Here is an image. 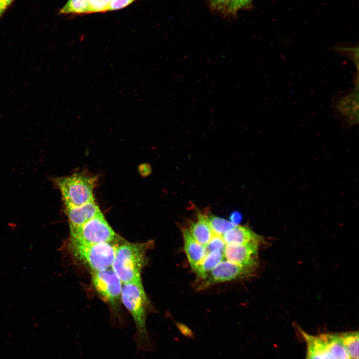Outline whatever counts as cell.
<instances>
[{
    "label": "cell",
    "instance_id": "484cf974",
    "mask_svg": "<svg viewBox=\"0 0 359 359\" xmlns=\"http://www.w3.org/2000/svg\"><path fill=\"white\" fill-rule=\"evenodd\" d=\"M241 215L237 211L232 212L229 216V221L234 225H237L241 220Z\"/></svg>",
    "mask_w": 359,
    "mask_h": 359
},
{
    "label": "cell",
    "instance_id": "5bb4252c",
    "mask_svg": "<svg viewBox=\"0 0 359 359\" xmlns=\"http://www.w3.org/2000/svg\"><path fill=\"white\" fill-rule=\"evenodd\" d=\"M319 336L325 343L333 359H351L342 342L340 335L326 334Z\"/></svg>",
    "mask_w": 359,
    "mask_h": 359
},
{
    "label": "cell",
    "instance_id": "9c48e42d",
    "mask_svg": "<svg viewBox=\"0 0 359 359\" xmlns=\"http://www.w3.org/2000/svg\"><path fill=\"white\" fill-rule=\"evenodd\" d=\"M64 205L69 227L82 225L102 213L95 200L80 206Z\"/></svg>",
    "mask_w": 359,
    "mask_h": 359
},
{
    "label": "cell",
    "instance_id": "7c38bea8",
    "mask_svg": "<svg viewBox=\"0 0 359 359\" xmlns=\"http://www.w3.org/2000/svg\"><path fill=\"white\" fill-rule=\"evenodd\" d=\"M302 333L307 346V359H333L319 336H312L303 331Z\"/></svg>",
    "mask_w": 359,
    "mask_h": 359
},
{
    "label": "cell",
    "instance_id": "4fadbf2b",
    "mask_svg": "<svg viewBox=\"0 0 359 359\" xmlns=\"http://www.w3.org/2000/svg\"><path fill=\"white\" fill-rule=\"evenodd\" d=\"M188 230L191 237L203 246L208 243L213 234L206 216L201 214L198 215L197 221L192 223Z\"/></svg>",
    "mask_w": 359,
    "mask_h": 359
},
{
    "label": "cell",
    "instance_id": "6da1fadb",
    "mask_svg": "<svg viewBox=\"0 0 359 359\" xmlns=\"http://www.w3.org/2000/svg\"><path fill=\"white\" fill-rule=\"evenodd\" d=\"M121 299L134 321L136 332L134 341L138 349L154 350L156 343L146 327L149 302L142 280L122 284Z\"/></svg>",
    "mask_w": 359,
    "mask_h": 359
},
{
    "label": "cell",
    "instance_id": "277c9868",
    "mask_svg": "<svg viewBox=\"0 0 359 359\" xmlns=\"http://www.w3.org/2000/svg\"><path fill=\"white\" fill-rule=\"evenodd\" d=\"M113 243L86 244L69 240L68 247L75 259L95 272L111 267L118 245Z\"/></svg>",
    "mask_w": 359,
    "mask_h": 359
},
{
    "label": "cell",
    "instance_id": "5b68a950",
    "mask_svg": "<svg viewBox=\"0 0 359 359\" xmlns=\"http://www.w3.org/2000/svg\"><path fill=\"white\" fill-rule=\"evenodd\" d=\"M70 240L86 244L113 243L119 237L102 213L85 224L70 227Z\"/></svg>",
    "mask_w": 359,
    "mask_h": 359
},
{
    "label": "cell",
    "instance_id": "7402d4cb",
    "mask_svg": "<svg viewBox=\"0 0 359 359\" xmlns=\"http://www.w3.org/2000/svg\"><path fill=\"white\" fill-rule=\"evenodd\" d=\"M175 325L180 333L186 338L195 340L196 336L194 332L184 324L175 321Z\"/></svg>",
    "mask_w": 359,
    "mask_h": 359
},
{
    "label": "cell",
    "instance_id": "ac0fdd59",
    "mask_svg": "<svg viewBox=\"0 0 359 359\" xmlns=\"http://www.w3.org/2000/svg\"><path fill=\"white\" fill-rule=\"evenodd\" d=\"M355 94H351L340 101L338 108L339 110L344 114H353L357 112L358 98L356 99Z\"/></svg>",
    "mask_w": 359,
    "mask_h": 359
},
{
    "label": "cell",
    "instance_id": "44dd1931",
    "mask_svg": "<svg viewBox=\"0 0 359 359\" xmlns=\"http://www.w3.org/2000/svg\"><path fill=\"white\" fill-rule=\"evenodd\" d=\"M112 0H89V12L109 10Z\"/></svg>",
    "mask_w": 359,
    "mask_h": 359
},
{
    "label": "cell",
    "instance_id": "8992f818",
    "mask_svg": "<svg viewBox=\"0 0 359 359\" xmlns=\"http://www.w3.org/2000/svg\"><path fill=\"white\" fill-rule=\"evenodd\" d=\"M91 277L95 290L104 299L115 304L121 298L123 283L111 267L92 272Z\"/></svg>",
    "mask_w": 359,
    "mask_h": 359
},
{
    "label": "cell",
    "instance_id": "cb8c5ba5",
    "mask_svg": "<svg viewBox=\"0 0 359 359\" xmlns=\"http://www.w3.org/2000/svg\"><path fill=\"white\" fill-rule=\"evenodd\" d=\"M135 0H112L109 10H117L124 8Z\"/></svg>",
    "mask_w": 359,
    "mask_h": 359
},
{
    "label": "cell",
    "instance_id": "ffe728a7",
    "mask_svg": "<svg viewBox=\"0 0 359 359\" xmlns=\"http://www.w3.org/2000/svg\"><path fill=\"white\" fill-rule=\"evenodd\" d=\"M252 0H229L226 11L227 13L235 14L238 10L246 7Z\"/></svg>",
    "mask_w": 359,
    "mask_h": 359
},
{
    "label": "cell",
    "instance_id": "7a4b0ae2",
    "mask_svg": "<svg viewBox=\"0 0 359 359\" xmlns=\"http://www.w3.org/2000/svg\"><path fill=\"white\" fill-rule=\"evenodd\" d=\"M153 243L125 242L118 244L112 269L122 283L141 280V272L147 261V253Z\"/></svg>",
    "mask_w": 359,
    "mask_h": 359
},
{
    "label": "cell",
    "instance_id": "ba28073f",
    "mask_svg": "<svg viewBox=\"0 0 359 359\" xmlns=\"http://www.w3.org/2000/svg\"><path fill=\"white\" fill-rule=\"evenodd\" d=\"M259 244H226L224 250V260L253 270L258 262Z\"/></svg>",
    "mask_w": 359,
    "mask_h": 359
},
{
    "label": "cell",
    "instance_id": "9a60e30c",
    "mask_svg": "<svg viewBox=\"0 0 359 359\" xmlns=\"http://www.w3.org/2000/svg\"><path fill=\"white\" fill-rule=\"evenodd\" d=\"M342 342L351 359H359V333L353 332L340 335Z\"/></svg>",
    "mask_w": 359,
    "mask_h": 359
},
{
    "label": "cell",
    "instance_id": "2e32d148",
    "mask_svg": "<svg viewBox=\"0 0 359 359\" xmlns=\"http://www.w3.org/2000/svg\"><path fill=\"white\" fill-rule=\"evenodd\" d=\"M205 216L212 232L215 234L222 235L234 226L229 220L224 218L213 215Z\"/></svg>",
    "mask_w": 359,
    "mask_h": 359
},
{
    "label": "cell",
    "instance_id": "52a82bcc",
    "mask_svg": "<svg viewBox=\"0 0 359 359\" xmlns=\"http://www.w3.org/2000/svg\"><path fill=\"white\" fill-rule=\"evenodd\" d=\"M253 270L224 260L208 272L201 281V287H207L212 284L244 278L250 275Z\"/></svg>",
    "mask_w": 359,
    "mask_h": 359
},
{
    "label": "cell",
    "instance_id": "e0dca14e",
    "mask_svg": "<svg viewBox=\"0 0 359 359\" xmlns=\"http://www.w3.org/2000/svg\"><path fill=\"white\" fill-rule=\"evenodd\" d=\"M89 12V0H68L60 10V14Z\"/></svg>",
    "mask_w": 359,
    "mask_h": 359
},
{
    "label": "cell",
    "instance_id": "603a6c76",
    "mask_svg": "<svg viewBox=\"0 0 359 359\" xmlns=\"http://www.w3.org/2000/svg\"><path fill=\"white\" fill-rule=\"evenodd\" d=\"M208 1L213 9L225 12L229 0H208Z\"/></svg>",
    "mask_w": 359,
    "mask_h": 359
},
{
    "label": "cell",
    "instance_id": "d6986e66",
    "mask_svg": "<svg viewBox=\"0 0 359 359\" xmlns=\"http://www.w3.org/2000/svg\"><path fill=\"white\" fill-rule=\"evenodd\" d=\"M226 244L221 235L213 232L211 239L206 245L204 246L206 251L205 256L209 253L215 251H219L223 253Z\"/></svg>",
    "mask_w": 359,
    "mask_h": 359
},
{
    "label": "cell",
    "instance_id": "d4e9b609",
    "mask_svg": "<svg viewBox=\"0 0 359 359\" xmlns=\"http://www.w3.org/2000/svg\"><path fill=\"white\" fill-rule=\"evenodd\" d=\"M14 0H0V18Z\"/></svg>",
    "mask_w": 359,
    "mask_h": 359
},
{
    "label": "cell",
    "instance_id": "8fae6325",
    "mask_svg": "<svg viewBox=\"0 0 359 359\" xmlns=\"http://www.w3.org/2000/svg\"><path fill=\"white\" fill-rule=\"evenodd\" d=\"M184 248L190 266L195 271L206 255L205 247L196 241L188 229L183 231Z\"/></svg>",
    "mask_w": 359,
    "mask_h": 359
},
{
    "label": "cell",
    "instance_id": "3957f363",
    "mask_svg": "<svg viewBox=\"0 0 359 359\" xmlns=\"http://www.w3.org/2000/svg\"><path fill=\"white\" fill-rule=\"evenodd\" d=\"M97 180L95 176L83 172L58 178L55 180L64 204L80 206L95 200L93 190Z\"/></svg>",
    "mask_w": 359,
    "mask_h": 359
},
{
    "label": "cell",
    "instance_id": "30bf717a",
    "mask_svg": "<svg viewBox=\"0 0 359 359\" xmlns=\"http://www.w3.org/2000/svg\"><path fill=\"white\" fill-rule=\"evenodd\" d=\"M226 244H246L262 242V237L247 226H234L232 229L221 235Z\"/></svg>",
    "mask_w": 359,
    "mask_h": 359
}]
</instances>
